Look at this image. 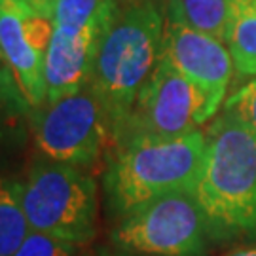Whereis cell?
Here are the masks:
<instances>
[{
    "label": "cell",
    "mask_w": 256,
    "mask_h": 256,
    "mask_svg": "<svg viewBox=\"0 0 256 256\" xmlns=\"http://www.w3.org/2000/svg\"><path fill=\"white\" fill-rule=\"evenodd\" d=\"M165 21L164 0H116L101 28L90 86L106 110L114 140L162 59Z\"/></svg>",
    "instance_id": "6da1fadb"
},
{
    "label": "cell",
    "mask_w": 256,
    "mask_h": 256,
    "mask_svg": "<svg viewBox=\"0 0 256 256\" xmlns=\"http://www.w3.org/2000/svg\"><path fill=\"white\" fill-rule=\"evenodd\" d=\"M207 144L192 196L216 236H256V133L224 112L205 133Z\"/></svg>",
    "instance_id": "7a4b0ae2"
},
{
    "label": "cell",
    "mask_w": 256,
    "mask_h": 256,
    "mask_svg": "<svg viewBox=\"0 0 256 256\" xmlns=\"http://www.w3.org/2000/svg\"><path fill=\"white\" fill-rule=\"evenodd\" d=\"M207 138L202 129L178 137H133L108 152L104 190L112 210L124 216L174 192H192Z\"/></svg>",
    "instance_id": "3957f363"
},
{
    "label": "cell",
    "mask_w": 256,
    "mask_h": 256,
    "mask_svg": "<svg viewBox=\"0 0 256 256\" xmlns=\"http://www.w3.org/2000/svg\"><path fill=\"white\" fill-rule=\"evenodd\" d=\"M23 207L32 232L86 245L97 230V184L82 167L40 158L23 180Z\"/></svg>",
    "instance_id": "277c9868"
},
{
    "label": "cell",
    "mask_w": 256,
    "mask_h": 256,
    "mask_svg": "<svg viewBox=\"0 0 256 256\" xmlns=\"http://www.w3.org/2000/svg\"><path fill=\"white\" fill-rule=\"evenodd\" d=\"M30 133L40 158L82 169L99 162L114 142L106 110L90 84L32 110Z\"/></svg>",
    "instance_id": "5b68a950"
},
{
    "label": "cell",
    "mask_w": 256,
    "mask_h": 256,
    "mask_svg": "<svg viewBox=\"0 0 256 256\" xmlns=\"http://www.w3.org/2000/svg\"><path fill=\"white\" fill-rule=\"evenodd\" d=\"M212 228L192 192H174L124 214L112 232L122 250L152 256H203Z\"/></svg>",
    "instance_id": "8992f818"
},
{
    "label": "cell",
    "mask_w": 256,
    "mask_h": 256,
    "mask_svg": "<svg viewBox=\"0 0 256 256\" xmlns=\"http://www.w3.org/2000/svg\"><path fill=\"white\" fill-rule=\"evenodd\" d=\"M209 120L202 92L167 59H160L138 93L114 146L133 137H178ZM112 146V148H114Z\"/></svg>",
    "instance_id": "52a82bcc"
},
{
    "label": "cell",
    "mask_w": 256,
    "mask_h": 256,
    "mask_svg": "<svg viewBox=\"0 0 256 256\" xmlns=\"http://www.w3.org/2000/svg\"><path fill=\"white\" fill-rule=\"evenodd\" d=\"M54 21L23 0H0V55L32 110L46 104L44 59Z\"/></svg>",
    "instance_id": "ba28073f"
},
{
    "label": "cell",
    "mask_w": 256,
    "mask_h": 256,
    "mask_svg": "<svg viewBox=\"0 0 256 256\" xmlns=\"http://www.w3.org/2000/svg\"><path fill=\"white\" fill-rule=\"evenodd\" d=\"M162 57L202 92L207 102V114L212 118L224 102L236 70L224 42L167 18Z\"/></svg>",
    "instance_id": "9c48e42d"
},
{
    "label": "cell",
    "mask_w": 256,
    "mask_h": 256,
    "mask_svg": "<svg viewBox=\"0 0 256 256\" xmlns=\"http://www.w3.org/2000/svg\"><path fill=\"white\" fill-rule=\"evenodd\" d=\"M101 32H68L54 27L44 59L46 102L80 92L92 82Z\"/></svg>",
    "instance_id": "30bf717a"
},
{
    "label": "cell",
    "mask_w": 256,
    "mask_h": 256,
    "mask_svg": "<svg viewBox=\"0 0 256 256\" xmlns=\"http://www.w3.org/2000/svg\"><path fill=\"white\" fill-rule=\"evenodd\" d=\"M234 12V0H165L167 18L218 38L220 42L228 40Z\"/></svg>",
    "instance_id": "8fae6325"
},
{
    "label": "cell",
    "mask_w": 256,
    "mask_h": 256,
    "mask_svg": "<svg viewBox=\"0 0 256 256\" xmlns=\"http://www.w3.org/2000/svg\"><path fill=\"white\" fill-rule=\"evenodd\" d=\"M30 234L23 207V182L0 176V256H14Z\"/></svg>",
    "instance_id": "7c38bea8"
},
{
    "label": "cell",
    "mask_w": 256,
    "mask_h": 256,
    "mask_svg": "<svg viewBox=\"0 0 256 256\" xmlns=\"http://www.w3.org/2000/svg\"><path fill=\"white\" fill-rule=\"evenodd\" d=\"M32 108L25 101L14 76L6 66H0V156L14 150L30 126Z\"/></svg>",
    "instance_id": "4fadbf2b"
},
{
    "label": "cell",
    "mask_w": 256,
    "mask_h": 256,
    "mask_svg": "<svg viewBox=\"0 0 256 256\" xmlns=\"http://www.w3.org/2000/svg\"><path fill=\"white\" fill-rule=\"evenodd\" d=\"M116 0H52L54 27L68 32H101Z\"/></svg>",
    "instance_id": "5bb4252c"
},
{
    "label": "cell",
    "mask_w": 256,
    "mask_h": 256,
    "mask_svg": "<svg viewBox=\"0 0 256 256\" xmlns=\"http://www.w3.org/2000/svg\"><path fill=\"white\" fill-rule=\"evenodd\" d=\"M228 50L238 74L256 76V6L238 4L228 32Z\"/></svg>",
    "instance_id": "9a60e30c"
},
{
    "label": "cell",
    "mask_w": 256,
    "mask_h": 256,
    "mask_svg": "<svg viewBox=\"0 0 256 256\" xmlns=\"http://www.w3.org/2000/svg\"><path fill=\"white\" fill-rule=\"evenodd\" d=\"M74 247L76 245L68 241L57 239L42 232H32L14 256H72Z\"/></svg>",
    "instance_id": "2e32d148"
},
{
    "label": "cell",
    "mask_w": 256,
    "mask_h": 256,
    "mask_svg": "<svg viewBox=\"0 0 256 256\" xmlns=\"http://www.w3.org/2000/svg\"><path fill=\"white\" fill-rule=\"evenodd\" d=\"M224 108L239 116L256 133V78L232 93Z\"/></svg>",
    "instance_id": "e0dca14e"
},
{
    "label": "cell",
    "mask_w": 256,
    "mask_h": 256,
    "mask_svg": "<svg viewBox=\"0 0 256 256\" xmlns=\"http://www.w3.org/2000/svg\"><path fill=\"white\" fill-rule=\"evenodd\" d=\"M28 8H32L36 14L52 19V0H23Z\"/></svg>",
    "instance_id": "ac0fdd59"
},
{
    "label": "cell",
    "mask_w": 256,
    "mask_h": 256,
    "mask_svg": "<svg viewBox=\"0 0 256 256\" xmlns=\"http://www.w3.org/2000/svg\"><path fill=\"white\" fill-rule=\"evenodd\" d=\"M230 256H256V247L254 248H243L238 252H232Z\"/></svg>",
    "instance_id": "d6986e66"
},
{
    "label": "cell",
    "mask_w": 256,
    "mask_h": 256,
    "mask_svg": "<svg viewBox=\"0 0 256 256\" xmlns=\"http://www.w3.org/2000/svg\"><path fill=\"white\" fill-rule=\"evenodd\" d=\"M243 4H254V6H256V0H245Z\"/></svg>",
    "instance_id": "ffe728a7"
},
{
    "label": "cell",
    "mask_w": 256,
    "mask_h": 256,
    "mask_svg": "<svg viewBox=\"0 0 256 256\" xmlns=\"http://www.w3.org/2000/svg\"><path fill=\"white\" fill-rule=\"evenodd\" d=\"M243 2H245V0H234V4H236V6H238V4H243Z\"/></svg>",
    "instance_id": "44dd1931"
},
{
    "label": "cell",
    "mask_w": 256,
    "mask_h": 256,
    "mask_svg": "<svg viewBox=\"0 0 256 256\" xmlns=\"http://www.w3.org/2000/svg\"><path fill=\"white\" fill-rule=\"evenodd\" d=\"M0 63H2V55H0Z\"/></svg>",
    "instance_id": "7402d4cb"
},
{
    "label": "cell",
    "mask_w": 256,
    "mask_h": 256,
    "mask_svg": "<svg viewBox=\"0 0 256 256\" xmlns=\"http://www.w3.org/2000/svg\"><path fill=\"white\" fill-rule=\"evenodd\" d=\"M164 2H165V0H164Z\"/></svg>",
    "instance_id": "603a6c76"
}]
</instances>
